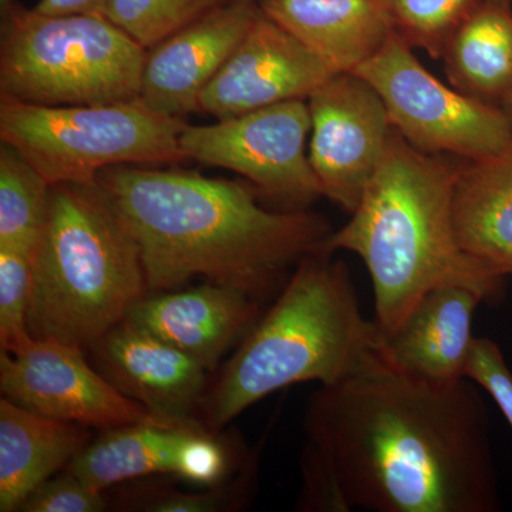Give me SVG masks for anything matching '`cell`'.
I'll list each match as a JSON object with an SVG mask.
<instances>
[{
  "mask_svg": "<svg viewBox=\"0 0 512 512\" xmlns=\"http://www.w3.org/2000/svg\"><path fill=\"white\" fill-rule=\"evenodd\" d=\"M96 181L136 239L148 292L201 276L262 301L333 232L309 210H265L235 181L140 165L106 168Z\"/></svg>",
  "mask_w": 512,
  "mask_h": 512,
  "instance_id": "obj_2",
  "label": "cell"
},
{
  "mask_svg": "<svg viewBox=\"0 0 512 512\" xmlns=\"http://www.w3.org/2000/svg\"><path fill=\"white\" fill-rule=\"evenodd\" d=\"M309 161L323 197L352 214L384 156L392 121L380 94L356 73H338L308 99Z\"/></svg>",
  "mask_w": 512,
  "mask_h": 512,
  "instance_id": "obj_11",
  "label": "cell"
},
{
  "mask_svg": "<svg viewBox=\"0 0 512 512\" xmlns=\"http://www.w3.org/2000/svg\"><path fill=\"white\" fill-rule=\"evenodd\" d=\"M147 292L140 248L99 183L53 184L33 251L30 335L90 348Z\"/></svg>",
  "mask_w": 512,
  "mask_h": 512,
  "instance_id": "obj_5",
  "label": "cell"
},
{
  "mask_svg": "<svg viewBox=\"0 0 512 512\" xmlns=\"http://www.w3.org/2000/svg\"><path fill=\"white\" fill-rule=\"evenodd\" d=\"M109 507L104 491L84 483L70 471L50 478L30 495L23 512H101Z\"/></svg>",
  "mask_w": 512,
  "mask_h": 512,
  "instance_id": "obj_26",
  "label": "cell"
},
{
  "mask_svg": "<svg viewBox=\"0 0 512 512\" xmlns=\"http://www.w3.org/2000/svg\"><path fill=\"white\" fill-rule=\"evenodd\" d=\"M312 130L305 100H289L218 120L185 126L180 136L187 160L244 175L284 211H303L323 197L306 138Z\"/></svg>",
  "mask_w": 512,
  "mask_h": 512,
  "instance_id": "obj_9",
  "label": "cell"
},
{
  "mask_svg": "<svg viewBox=\"0 0 512 512\" xmlns=\"http://www.w3.org/2000/svg\"><path fill=\"white\" fill-rule=\"evenodd\" d=\"M235 2V0H217V5H222V3Z\"/></svg>",
  "mask_w": 512,
  "mask_h": 512,
  "instance_id": "obj_33",
  "label": "cell"
},
{
  "mask_svg": "<svg viewBox=\"0 0 512 512\" xmlns=\"http://www.w3.org/2000/svg\"><path fill=\"white\" fill-rule=\"evenodd\" d=\"M454 224L466 254L512 275V143L497 156L460 164Z\"/></svg>",
  "mask_w": 512,
  "mask_h": 512,
  "instance_id": "obj_20",
  "label": "cell"
},
{
  "mask_svg": "<svg viewBox=\"0 0 512 512\" xmlns=\"http://www.w3.org/2000/svg\"><path fill=\"white\" fill-rule=\"evenodd\" d=\"M355 73L380 94L394 130L423 153L480 161L512 143L501 106L441 83L397 32Z\"/></svg>",
  "mask_w": 512,
  "mask_h": 512,
  "instance_id": "obj_8",
  "label": "cell"
},
{
  "mask_svg": "<svg viewBox=\"0 0 512 512\" xmlns=\"http://www.w3.org/2000/svg\"><path fill=\"white\" fill-rule=\"evenodd\" d=\"M0 392L30 412L87 429L164 421L119 392L82 348L52 339L33 338L18 353L0 350Z\"/></svg>",
  "mask_w": 512,
  "mask_h": 512,
  "instance_id": "obj_10",
  "label": "cell"
},
{
  "mask_svg": "<svg viewBox=\"0 0 512 512\" xmlns=\"http://www.w3.org/2000/svg\"><path fill=\"white\" fill-rule=\"evenodd\" d=\"M13 5V0H0V6H2V12L10 8Z\"/></svg>",
  "mask_w": 512,
  "mask_h": 512,
  "instance_id": "obj_32",
  "label": "cell"
},
{
  "mask_svg": "<svg viewBox=\"0 0 512 512\" xmlns=\"http://www.w3.org/2000/svg\"><path fill=\"white\" fill-rule=\"evenodd\" d=\"M183 119L165 117L140 100L107 106H40L0 96V138L50 184L90 183L119 165L187 160Z\"/></svg>",
  "mask_w": 512,
  "mask_h": 512,
  "instance_id": "obj_7",
  "label": "cell"
},
{
  "mask_svg": "<svg viewBox=\"0 0 512 512\" xmlns=\"http://www.w3.org/2000/svg\"><path fill=\"white\" fill-rule=\"evenodd\" d=\"M106 0H40L37 12L45 15H101Z\"/></svg>",
  "mask_w": 512,
  "mask_h": 512,
  "instance_id": "obj_30",
  "label": "cell"
},
{
  "mask_svg": "<svg viewBox=\"0 0 512 512\" xmlns=\"http://www.w3.org/2000/svg\"><path fill=\"white\" fill-rule=\"evenodd\" d=\"M87 427L63 423L0 400V511H20L37 488L90 443Z\"/></svg>",
  "mask_w": 512,
  "mask_h": 512,
  "instance_id": "obj_19",
  "label": "cell"
},
{
  "mask_svg": "<svg viewBox=\"0 0 512 512\" xmlns=\"http://www.w3.org/2000/svg\"><path fill=\"white\" fill-rule=\"evenodd\" d=\"M52 184L15 147L0 146V247L35 251Z\"/></svg>",
  "mask_w": 512,
  "mask_h": 512,
  "instance_id": "obj_22",
  "label": "cell"
},
{
  "mask_svg": "<svg viewBox=\"0 0 512 512\" xmlns=\"http://www.w3.org/2000/svg\"><path fill=\"white\" fill-rule=\"evenodd\" d=\"M303 490L299 500L301 511H350L336 477L325 461L305 447L302 457Z\"/></svg>",
  "mask_w": 512,
  "mask_h": 512,
  "instance_id": "obj_28",
  "label": "cell"
},
{
  "mask_svg": "<svg viewBox=\"0 0 512 512\" xmlns=\"http://www.w3.org/2000/svg\"><path fill=\"white\" fill-rule=\"evenodd\" d=\"M460 164L417 150L396 130L359 207L320 251L353 252L365 262L384 339L437 286L467 285L497 305L505 276L464 252L454 224Z\"/></svg>",
  "mask_w": 512,
  "mask_h": 512,
  "instance_id": "obj_3",
  "label": "cell"
},
{
  "mask_svg": "<svg viewBox=\"0 0 512 512\" xmlns=\"http://www.w3.org/2000/svg\"><path fill=\"white\" fill-rule=\"evenodd\" d=\"M33 288V252L0 247V346L18 353L33 339L29 308Z\"/></svg>",
  "mask_w": 512,
  "mask_h": 512,
  "instance_id": "obj_25",
  "label": "cell"
},
{
  "mask_svg": "<svg viewBox=\"0 0 512 512\" xmlns=\"http://www.w3.org/2000/svg\"><path fill=\"white\" fill-rule=\"evenodd\" d=\"M0 93L40 106H107L140 99L147 52L101 15L3 12Z\"/></svg>",
  "mask_w": 512,
  "mask_h": 512,
  "instance_id": "obj_6",
  "label": "cell"
},
{
  "mask_svg": "<svg viewBox=\"0 0 512 512\" xmlns=\"http://www.w3.org/2000/svg\"><path fill=\"white\" fill-rule=\"evenodd\" d=\"M450 83L467 96L495 104L512 93V13L507 2L478 5L443 53Z\"/></svg>",
  "mask_w": 512,
  "mask_h": 512,
  "instance_id": "obj_21",
  "label": "cell"
},
{
  "mask_svg": "<svg viewBox=\"0 0 512 512\" xmlns=\"http://www.w3.org/2000/svg\"><path fill=\"white\" fill-rule=\"evenodd\" d=\"M500 106L501 109L505 111V114H507L508 119H510L512 123V93L510 96L505 97L503 103H501Z\"/></svg>",
  "mask_w": 512,
  "mask_h": 512,
  "instance_id": "obj_31",
  "label": "cell"
},
{
  "mask_svg": "<svg viewBox=\"0 0 512 512\" xmlns=\"http://www.w3.org/2000/svg\"><path fill=\"white\" fill-rule=\"evenodd\" d=\"M466 377L490 394L512 429V372L505 362L503 350L494 340L474 339Z\"/></svg>",
  "mask_w": 512,
  "mask_h": 512,
  "instance_id": "obj_27",
  "label": "cell"
},
{
  "mask_svg": "<svg viewBox=\"0 0 512 512\" xmlns=\"http://www.w3.org/2000/svg\"><path fill=\"white\" fill-rule=\"evenodd\" d=\"M394 30L412 47L443 57L458 26L477 8V0H387Z\"/></svg>",
  "mask_w": 512,
  "mask_h": 512,
  "instance_id": "obj_24",
  "label": "cell"
},
{
  "mask_svg": "<svg viewBox=\"0 0 512 512\" xmlns=\"http://www.w3.org/2000/svg\"><path fill=\"white\" fill-rule=\"evenodd\" d=\"M214 6L217 0H106L103 16L148 50Z\"/></svg>",
  "mask_w": 512,
  "mask_h": 512,
  "instance_id": "obj_23",
  "label": "cell"
},
{
  "mask_svg": "<svg viewBox=\"0 0 512 512\" xmlns=\"http://www.w3.org/2000/svg\"><path fill=\"white\" fill-rule=\"evenodd\" d=\"M259 8L336 74L355 73L396 32L387 0H261Z\"/></svg>",
  "mask_w": 512,
  "mask_h": 512,
  "instance_id": "obj_18",
  "label": "cell"
},
{
  "mask_svg": "<svg viewBox=\"0 0 512 512\" xmlns=\"http://www.w3.org/2000/svg\"><path fill=\"white\" fill-rule=\"evenodd\" d=\"M259 13L261 8L254 0L222 3L151 49L138 100L154 113L174 119L197 110L201 93Z\"/></svg>",
  "mask_w": 512,
  "mask_h": 512,
  "instance_id": "obj_14",
  "label": "cell"
},
{
  "mask_svg": "<svg viewBox=\"0 0 512 512\" xmlns=\"http://www.w3.org/2000/svg\"><path fill=\"white\" fill-rule=\"evenodd\" d=\"M384 336L365 318L345 262L306 255L205 393L212 434L259 400L292 384L332 386L384 360Z\"/></svg>",
  "mask_w": 512,
  "mask_h": 512,
  "instance_id": "obj_4",
  "label": "cell"
},
{
  "mask_svg": "<svg viewBox=\"0 0 512 512\" xmlns=\"http://www.w3.org/2000/svg\"><path fill=\"white\" fill-rule=\"evenodd\" d=\"M483 295L467 285L447 284L427 292L402 326L384 339V360L424 379H464L473 346V320Z\"/></svg>",
  "mask_w": 512,
  "mask_h": 512,
  "instance_id": "obj_17",
  "label": "cell"
},
{
  "mask_svg": "<svg viewBox=\"0 0 512 512\" xmlns=\"http://www.w3.org/2000/svg\"><path fill=\"white\" fill-rule=\"evenodd\" d=\"M333 74L315 53L261 10L201 93L198 109L224 120L282 101L308 100Z\"/></svg>",
  "mask_w": 512,
  "mask_h": 512,
  "instance_id": "obj_13",
  "label": "cell"
},
{
  "mask_svg": "<svg viewBox=\"0 0 512 512\" xmlns=\"http://www.w3.org/2000/svg\"><path fill=\"white\" fill-rule=\"evenodd\" d=\"M306 446L332 470L350 511L501 510L490 414L470 379H424L386 360L320 386Z\"/></svg>",
  "mask_w": 512,
  "mask_h": 512,
  "instance_id": "obj_1",
  "label": "cell"
},
{
  "mask_svg": "<svg viewBox=\"0 0 512 512\" xmlns=\"http://www.w3.org/2000/svg\"><path fill=\"white\" fill-rule=\"evenodd\" d=\"M89 349L101 375L158 420H195L207 393V370L197 360L126 320Z\"/></svg>",
  "mask_w": 512,
  "mask_h": 512,
  "instance_id": "obj_15",
  "label": "cell"
},
{
  "mask_svg": "<svg viewBox=\"0 0 512 512\" xmlns=\"http://www.w3.org/2000/svg\"><path fill=\"white\" fill-rule=\"evenodd\" d=\"M234 491L210 490L205 493L183 491H154L146 497H137V510L151 512H215L231 507Z\"/></svg>",
  "mask_w": 512,
  "mask_h": 512,
  "instance_id": "obj_29",
  "label": "cell"
},
{
  "mask_svg": "<svg viewBox=\"0 0 512 512\" xmlns=\"http://www.w3.org/2000/svg\"><path fill=\"white\" fill-rule=\"evenodd\" d=\"M227 470V450L197 420L151 421L104 430L67 467L101 491L153 474L215 485Z\"/></svg>",
  "mask_w": 512,
  "mask_h": 512,
  "instance_id": "obj_12",
  "label": "cell"
},
{
  "mask_svg": "<svg viewBox=\"0 0 512 512\" xmlns=\"http://www.w3.org/2000/svg\"><path fill=\"white\" fill-rule=\"evenodd\" d=\"M259 299L205 282L180 292L141 298L126 322L146 330L214 372L222 356L244 339L259 318Z\"/></svg>",
  "mask_w": 512,
  "mask_h": 512,
  "instance_id": "obj_16",
  "label": "cell"
},
{
  "mask_svg": "<svg viewBox=\"0 0 512 512\" xmlns=\"http://www.w3.org/2000/svg\"><path fill=\"white\" fill-rule=\"evenodd\" d=\"M500 2H510V0H500Z\"/></svg>",
  "mask_w": 512,
  "mask_h": 512,
  "instance_id": "obj_34",
  "label": "cell"
}]
</instances>
